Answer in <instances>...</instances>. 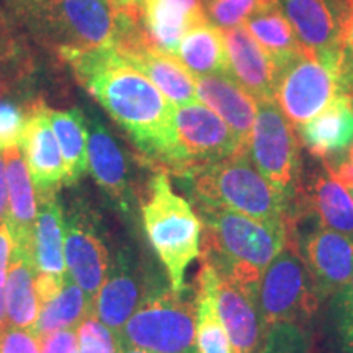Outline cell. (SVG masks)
<instances>
[{
	"mask_svg": "<svg viewBox=\"0 0 353 353\" xmlns=\"http://www.w3.org/2000/svg\"><path fill=\"white\" fill-rule=\"evenodd\" d=\"M28 110L12 100H0V154L20 145Z\"/></svg>",
	"mask_w": 353,
	"mask_h": 353,
	"instance_id": "obj_36",
	"label": "cell"
},
{
	"mask_svg": "<svg viewBox=\"0 0 353 353\" xmlns=\"http://www.w3.org/2000/svg\"><path fill=\"white\" fill-rule=\"evenodd\" d=\"M321 341L324 353H353V298L348 288L327 299Z\"/></svg>",
	"mask_w": 353,
	"mask_h": 353,
	"instance_id": "obj_32",
	"label": "cell"
},
{
	"mask_svg": "<svg viewBox=\"0 0 353 353\" xmlns=\"http://www.w3.org/2000/svg\"><path fill=\"white\" fill-rule=\"evenodd\" d=\"M38 216L33 237V267L37 276L64 281L68 276L64 255V216L57 193L37 195Z\"/></svg>",
	"mask_w": 353,
	"mask_h": 353,
	"instance_id": "obj_25",
	"label": "cell"
},
{
	"mask_svg": "<svg viewBox=\"0 0 353 353\" xmlns=\"http://www.w3.org/2000/svg\"><path fill=\"white\" fill-rule=\"evenodd\" d=\"M88 169L95 183L103 190L118 210H131V170L123 148L95 113L87 118Z\"/></svg>",
	"mask_w": 353,
	"mask_h": 353,
	"instance_id": "obj_18",
	"label": "cell"
},
{
	"mask_svg": "<svg viewBox=\"0 0 353 353\" xmlns=\"http://www.w3.org/2000/svg\"><path fill=\"white\" fill-rule=\"evenodd\" d=\"M345 157L348 159V162H350V164L353 165V144L350 145V149H348V152H347Z\"/></svg>",
	"mask_w": 353,
	"mask_h": 353,
	"instance_id": "obj_46",
	"label": "cell"
},
{
	"mask_svg": "<svg viewBox=\"0 0 353 353\" xmlns=\"http://www.w3.org/2000/svg\"><path fill=\"white\" fill-rule=\"evenodd\" d=\"M141 214L145 236L164 265L170 288L183 291L188 267L201 257L200 216L175 192L165 172H157L149 180Z\"/></svg>",
	"mask_w": 353,
	"mask_h": 353,
	"instance_id": "obj_4",
	"label": "cell"
},
{
	"mask_svg": "<svg viewBox=\"0 0 353 353\" xmlns=\"http://www.w3.org/2000/svg\"><path fill=\"white\" fill-rule=\"evenodd\" d=\"M244 26L280 72L304 54L280 0H270L260 7Z\"/></svg>",
	"mask_w": 353,
	"mask_h": 353,
	"instance_id": "obj_26",
	"label": "cell"
},
{
	"mask_svg": "<svg viewBox=\"0 0 353 353\" xmlns=\"http://www.w3.org/2000/svg\"><path fill=\"white\" fill-rule=\"evenodd\" d=\"M141 23L159 50L174 54L190 30L210 20L205 0H141Z\"/></svg>",
	"mask_w": 353,
	"mask_h": 353,
	"instance_id": "obj_24",
	"label": "cell"
},
{
	"mask_svg": "<svg viewBox=\"0 0 353 353\" xmlns=\"http://www.w3.org/2000/svg\"><path fill=\"white\" fill-rule=\"evenodd\" d=\"M90 316H94V307L81 286L68 275L59 293L39 307L33 330L44 341L48 335L59 330H77Z\"/></svg>",
	"mask_w": 353,
	"mask_h": 353,
	"instance_id": "obj_31",
	"label": "cell"
},
{
	"mask_svg": "<svg viewBox=\"0 0 353 353\" xmlns=\"http://www.w3.org/2000/svg\"><path fill=\"white\" fill-rule=\"evenodd\" d=\"M76 353H118L117 339L95 316H90L77 329Z\"/></svg>",
	"mask_w": 353,
	"mask_h": 353,
	"instance_id": "obj_35",
	"label": "cell"
},
{
	"mask_svg": "<svg viewBox=\"0 0 353 353\" xmlns=\"http://www.w3.org/2000/svg\"><path fill=\"white\" fill-rule=\"evenodd\" d=\"M195 201L201 219V260L216 273L259 288L265 268L281 252L288 229L265 224L224 206Z\"/></svg>",
	"mask_w": 353,
	"mask_h": 353,
	"instance_id": "obj_2",
	"label": "cell"
},
{
	"mask_svg": "<svg viewBox=\"0 0 353 353\" xmlns=\"http://www.w3.org/2000/svg\"><path fill=\"white\" fill-rule=\"evenodd\" d=\"M117 52L131 68L149 79L175 107L198 101L196 83L179 57L159 50L144 32L143 23H134L121 38Z\"/></svg>",
	"mask_w": 353,
	"mask_h": 353,
	"instance_id": "obj_12",
	"label": "cell"
},
{
	"mask_svg": "<svg viewBox=\"0 0 353 353\" xmlns=\"http://www.w3.org/2000/svg\"><path fill=\"white\" fill-rule=\"evenodd\" d=\"M38 38L61 57L83 51L117 50L138 17L118 10L110 0H10Z\"/></svg>",
	"mask_w": 353,
	"mask_h": 353,
	"instance_id": "obj_3",
	"label": "cell"
},
{
	"mask_svg": "<svg viewBox=\"0 0 353 353\" xmlns=\"http://www.w3.org/2000/svg\"><path fill=\"white\" fill-rule=\"evenodd\" d=\"M249 157L268 183L290 201L293 210L301 188V156L296 130L275 100L260 101L250 134Z\"/></svg>",
	"mask_w": 353,
	"mask_h": 353,
	"instance_id": "obj_8",
	"label": "cell"
},
{
	"mask_svg": "<svg viewBox=\"0 0 353 353\" xmlns=\"http://www.w3.org/2000/svg\"><path fill=\"white\" fill-rule=\"evenodd\" d=\"M324 303L296 244L290 239L265 268L259 285V307L265 329L273 324L309 325Z\"/></svg>",
	"mask_w": 353,
	"mask_h": 353,
	"instance_id": "obj_7",
	"label": "cell"
},
{
	"mask_svg": "<svg viewBox=\"0 0 353 353\" xmlns=\"http://www.w3.org/2000/svg\"><path fill=\"white\" fill-rule=\"evenodd\" d=\"M255 353H314V339L309 325L281 322L265 329Z\"/></svg>",
	"mask_w": 353,
	"mask_h": 353,
	"instance_id": "obj_33",
	"label": "cell"
},
{
	"mask_svg": "<svg viewBox=\"0 0 353 353\" xmlns=\"http://www.w3.org/2000/svg\"><path fill=\"white\" fill-rule=\"evenodd\" d=\"M196 329L195 353H232L231 343L219 316L218 275L213 265L203 260L195 288Z\"/></svg>",
	"mask_w": 353,
	"mask_h": 353,
	"instance_id": "obj_27",
	"label": "cell"
},
{
	"mask_svg": "<svg viewBox=\"0 0 353 353\" xmlns=\"http://www.w3.org/2000/svg\"><path fill=\"white\" fill-rule=\"evenodd\" d=\"M339 94L334 74L301 54L280 72L275 101L294 128L314 118Z\"/></svg>",
	"mask_w": 353,
	"mask_h": 353,
	"instance_id": "obj_13",
	"label": "cell"
},
{
	"mask_svg": "<svg viewBox=\"0 0 353 353\" xmlns=\"http://www.w3.org/2000/svg\"><path fill=\"white\" fill-rule=\"evenodd\" d=\"M223 32L232 77L257 100V103L275 100L280 70L272 63L270 57L265 54L244 25Z\"/></svg>",
	"mask_w": 353,
	"mask_h": 353,
	"instance_id": "obj_23",
	"label": "cell"
},
{
	"mask_svg": "<svg viewBox=\"0 0 353 353\" xmlns=\"http://www.w3.org/2000/svg\"><path fill=\"white\" fill-rule=\"evenodd\" d=\"M175 56L193 76H232L224 32L210 20L185 34Z\"/></svg>",
	"mask_w": 353,
	"mask_h": 353,
	"instance_id": "obj_28",
	"label": "cell"
},
{
	"mask_svg": "<svg viewBox=\"0 0 353 353\" xmlns=\"http://www.w3.org/2000/svg\"><path fill=\"white\" fill-rule=\"evenodd\" d=\"M0 51H6V50H0Z\"/></svg>",
	"mask_w": 353,
	"mask_h": 353,
	"instance_id": "obj_49",
	"label": "cell"
},
{
	"mask_svg": "<svg viewBox=\"0 0 353 353\" xmlns=\"http://www.w3.org/2000/svg\"><path fill=\"white\" fill-rule=\"evenodd\" d=\"M77 330H59L43 341V353H76Z\"/></svg>",
	"mask_w": 353,
	"mask_h": 353,
	"instance_id": "obj_39",
	"label": "cell"
},
{
	"mask_svg": "<svg viewBox=\"0 0 353 353\" xmlns=\"http://www.w3.org/2000/svg\"><path fill=\"white\" fill-rule=\"evenodd\" d=\"M8 210V187H7V172H6V157L0 154V224L7 223Z\"/></svg>",
	"mask_w": 353,
	"mask_h": 353,
	"instance_id": "obj_42",
	"label": "cell"
},
{
	"mask_svg": "<svg viewBox=\"0 0 353 353\" xmlns=\"http://www.w3.org/2000/svg\"><path fill=\"white\" fill-rule=\"evenodd\" d=\"M79 82L126 131L141 157L159 172L183 176L176 144L175 105L117 50L76 52L64 57Z\"/></svg>",
	"mask_w": 353,
	"mask_h": 353,
	"instance_id": "obj_1",
	"label": "cell"
},
{
	"mask_svg": "<svg viewBox=\"0 0 353 353\" xmlns=\"http://www.w3.org/2000/svg\"><path fill=\"white\" fill-rule=\"evenodd\" d=\"M64 255L68 275L81 286L94 307L108 275L110 255L87 211L74 208L64 218Z\"/></svg>",
	"mask_w": 353,
	"mask_h": 353,
	"instance_id": "obj_15",
	"label": "cell"
},
{
	"mask_svg": "<svg viewBox=\"0 0 353 353\" xmlns=\"http://www.w3.org/2000/svg\"><path fill=\"white\" fill-rule=\"evenodd\" d=\"M288 237L296 244L324 301L348 288L353 275L350 237L321 228L306 214H296L291 219Z\"/></svg>",
	"mask_w": 353,
	"mask_h": 353,
	"instance_id": "obj_9",
	"label": "cell"
},
{
	"mask_svg": "<svg viewBox=\"0 0 353 353\" xmlns=\"http://www.w3.org/2000/svg\"><path fill=\"white\" fill-rule=\"evenodd\" d=\"M8 319H7V309H6V294H3V290H0V339L6 330L8 329Z\"/></svg>",
	"mask_w": 353,
	"mask_h": 353,
	"instance_id": "obj_44",
	"label": "cell"
},
{
	"mask_svg": "<svg viewBox=\"0 0 353 353\" xmlns=\"http://www.w3.org/2000/svg\"><path fill=\"white\" fill-rule=\"evenodd\" d=\"M299 143L322 162L345 157L353 144V97L337 94L314 118L296 126Z\"/></svg>",
	"mask_w": 353,
	"mask_h": 353,
	"instance_id": "obj_21",
	"label": "cell"
},
{
	"mask_svg": "<svg viewBox=\"0 0 353 353\" xmlns=\"http://www.w3.org/2000/svg\"><path fill=\"white\" fill-rule=\"evenodd\" d=\"M118 343V353H151L148 350H143V348L132 347L130 343H123V342H117Z\"/></svg>",
	"mask_w": 353,
	"mask_h": 353,
	"instance_id": "obj_45",
	"label": "cell"
},
{
	"mask_svg": "<svg viewBox=\"0 0 353 353\" xmlns=\"http://www.w3.org/2000/svg\"><path fill=\"white\" fill-rule=\"evenodd\" d=\"M193 200L224 206L265 224L290 229L291 205L260 174L249 152L206 165L188 176Z\"/></svg>",
	"mask_w": 353,
	"mask_h": 353,
	"instance_id": "obj_5",
	"label": "cell"
},
{
	"mask_svg": "<svg viewBox=\"0 0 353 353\" xmlns=\"http://www.w3.org/2000/svg\"><path fill=\"white\" fill-rule=\"evenodd\" d=\"M50 121L65 167V185H76L88 170L87 117L81 108L50 110Z\"/></svg>",
	"mask_w": 353,
	"mask_h": 353,
	"instance_id": "obj_29",
	"label": "cell"
},
{
	"mask_svg": "<svg viewBox=\"0 0 353 353\" xmlns=\"http://www.w3.org/2000/svg\"><path fill=\"white\" fill-rule=\"evenodd\" d=\"M13 254V241L10 229H8L7 223L0 224V290H3L7 280V270L10 265Z\"/></svg>",
	"mask_w": 353,
	"mask_h": 353,
	"instance_id": "obj_40",
	"label": "cell"
},
{
	"mask_svg": "<svg viewBox=\"0 0 353 353\" xmlns=\"http://www.w3.org/2000/svg\"><path fill=\"white\" fill-rule=\"evenodd\" d=\"M198 101L218 114L249 152L259 103L232 76H195Z\"/></svg>",
	"mask_w": 353,
	"mask_h": 353,
	"instance_id": "obj_22",
	"label": "cell"
},
{
	"mask_svg": "<svg viewBox=\"0 0 353 353\" xmlns=\"http://www.w3.org/2000/svg\"><path fill=\"white\" fill-rule=\"evenodd\" d=\"M3 294L8 324L13 327L33 329L39 314V299L37 272L28 259L12 254Z\"/></svg>",
	"mask_w": 353,
	"mask_h": 353,
	"instance_id": "obj_30",
	"label": "cell"
},
{
	"mask_svg": "<svg viewBox=\"0 0 353 353\" xmlns=\"http://www.w3.org/2000/svg\"><path fill=\"white\" fill-rule=\"evenodd\" d=\"M195 296L167 286L154 288L114 339L151 353H195Z\"/></svg>",
	"mask_w": 353,
	"mask_h": 353,
	"instance_id": "obj_6",
	"label": "cell"
},
{
	"mask_svg": "<svg viewBox=\"0 0 353 353\" xmlns=\"http://www.w3.org/2000/svg\"><path fill=\"white\" fill-rule=\"evenodd\" d=\"M174 123L185 179L203 167L247 152L231 128L200 101L175 107Z\"/></svg>",
	"mask_w": 353,
	"mask_h": 353,
	"instance_id": "obj_11",
	"label": "cell"
},
{
	"mask_svg": "<svg viewBox=\"0 0 353 353\" xmlns=\"http://www.w3.org/2000/svg\"><path fill=\"white\" fill-rule=\"evenodd\" d=\"M348 290H350V294L353 298V275H352V280H350V285H348Z\"/></svg>",
	"mask_w": 353,
	"mask_h": 353,
	"instance_id": "obj_47",
	"label": "cell"
},
{
	"mask_svg": "<svg viewBox=\"0 0 353 353\" xmlns=\"http://www.w3.org/2000/svg\"><path fill=\"white\" fill-rule=\"evenodd\" d=\"M339 94L353 97V10L348 8V17L345 23V37H343L342 56L335 72Z\"/></svg>",
	"mask_w": 353,
	"mask_h": 353,
	"instance_id": "obj_37",
	"label": "cell"
},
{
	"mask_svg": "<svg viewBox=\"0 0 353 353\" xmlns=\"http://www.w3.org/2000/svg\"><path fill=\"white\" fill-rule=\"evenodd\" d=\"M324 165L327 167L330 174L348 190V193H350L353 198V165L348 162V159L341 157L337 159V161L324 162Z\"/></svg>",
	"mask_w": 353,
	"mask_h": 353,
	"instance_id": "obj_41",
	"label": "cell"
},
{
	"mask_svg": "<svg viewBox=\"0 0 353 353\" xmlns=\"http://www.w3.org/2000/svg\"><path fill=\"white\" fill-rule=\"evenodd\" d=\"M296 214H306L321 228L341 232L353 241V198L324 162L321 169L311 172L306 183H301L291 218Z\"/></svg>",
	"mask_w": 353,
	"mask_h": 353,
	"instance_id": "obj_17",
	"label": "cell"
},
{
	"mask_svg": "<svg viewBox=\"0 0 353 353\" xmlns=\"http://www.w3.org/2000/svg\"><path fill=\"white\" fill-rule=\"evenodd\" d=\"M110 2H112L113 6L117 7L120 12L141 19V13H139L141 0H110Z\"/></svg>",
	"mask_w": 353,
	"mask_h": 353,
	"instance_id": "obj_43",
	"label": "cell"
},
{
	"mask_svg": "<svg viewBox=\"0 0 353 353\" xmlns=\"http://www.w3.org/2000/svg\"><path fill=\"white\" fill-rule=\"evenodd\" d=\"M20 151L37 195L59 192L65 180V167L50 121V108L43 103L28 108Z\"/></svg>",
	"mask_w": 353,
	"mask_h": 353,
	"instance_id": "obj_16",
	"label": "cell"
},
{
	"mask_svg": "<svg viewBox=\"0 0 353 353\" xmlns=\"http://www.w3.org/2000/svg\"><path fill=\"white\" fill-rule=\"evenodd\" d=\"M0 353H43V339L33 329L8 325L0 339Z\"/></svg>",
	"mask_w": 353,
	"mask_h": 353,
	"instance_id": "obj_38",
	"label": "cell"
},
{
	"mask_svg": "<svg viewBox=\"0 0 353 353\" xmlns=\"http://www.w3.org/2000/svg\"><path fill=\"white\" fill-rule=\"evenodd\" d=\"M154 288L143 263L131 250L123 249L110 262L108 275L95 298L94 316L117 337Z\"/></svg>",
	"mask_w": 353,
	"mask_h": 353,
	"instance_id": "obj_14",
	"label": "cell"
},
{
	"mask_svg": "<svg viewBox=\"0 0 353 353\" xmlns=\"http://www.w3.org/2000/svg\"><path fill=\"white\" fill-rule=\"evenodd\" d=\"M304 54L337 72L348 6L345 0H280Z\"/></svg>",
	"mask_w": 353,
	"mask_h": 353,
	"instance_id": "obj_10",
	"label": "cell"
},
{
	"mask_svg": "<svg viewBox=\"0 0 353 353\" xmlns=\"http://www.w3.org/2000/svg\"><path fill=\"white\" fill-rule=\"evenodd\" d=\"M270 0H205V8L211 23L221 30H229L245 25Z\"/></svg>",
	"mask_w": 353,
	"mask_h": 353,
	"instance_id": "obj_34",
	"label": "cell"
},
{
	"mask_svg": "<svg viewBox=\"0 0 353 353\" xmlns=\"http://www.w3.org/2000/svg\"><path fill=\"white\" fill-rule=\"evenodd\" d=\"M218 275V307L232 353H255L265 334L259 288Z\"/></svg>",
	"mask_w": 353,
	"mask_h": 353,
	"instance_id": "obj_19",
	"label": "cell"
},
{
	"mask_svg": "<svg viewBox=\"0 0 353 353\" xmlns=\"http://www.w3.org/2000/svg\"><path fill=\"white\" fill-rule=\"evenodd\" d=\"M3 157L8 187L7 226L12 234L13 254L21 255L33 263V237L38 216L37 190L30 179L25 159L21 157L20 145L7 149Z\"/></svg>",
	"mask_w": 353,
	"mask_h": 353,
	"instance_id": "obj_20",
	"label": "cell"
},
{
	"mask_svg": "<svg viewBox=\"0 0 353 353\" xmlns=\"http://www.w3.org/2000/svg\"><path fill=\"white\" fill-rule=\"evenodd\" d=\"M345 2H347L348 8H352V10H353V0H345Z\"/></svg>",
	"mask_w": 353,
	"mask_h": 353,
	"instance_id": "obj_48",
	"label": "cell"
}]
</instances>
